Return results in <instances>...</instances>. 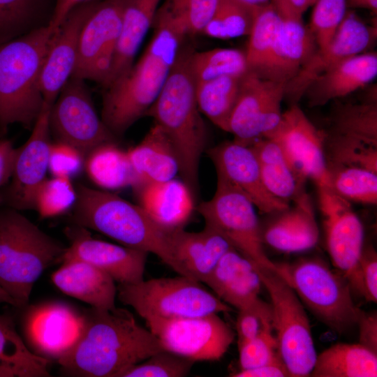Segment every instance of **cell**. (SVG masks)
I'll list each match as a JSON object with an SVG mask.
<instances>
[{"label":"cell","instance_id":"cell-14","mask_svg":"<svg viewBox=\"0 0 377 377\" xmlns=\"http://www.w3.org/2000/svg\"><path fill=\"white\" fill-rule=\"evenodd\" d=\"M125 1H98L82 27L77 63L71 77L94 81L104 87L120 35Z\"/></svg>","mask_w":377,"mask_h":377},{"label":"cell","instance_id":"cell-32","mask_svg":"<svg viewBox=\"0 0 377 377\" xmlns=\"http://www.w3.org/2000/svg\"><path fill=\"white\" fill-rule=\"evenodd\" d=\"M259 163L263 183L274 197L290 203L306 193V179L290 164L279 145L267 138L255 140L249 145Z\"/></svg>","mask_w":377,"mask_h":377},{"label":"cell","instance_id":"cell-46","mask_svg":"<svg viewBox=\"0 0 377 377\" xmlns=\"http://www.w3.org/2000/svg\"><path fill=\"white\" fill-rule=\"evenodd\" d=\"M218 0H165L159 6L178 20L187 35L202 34L212 16Z\"/></svg>","mask_w":377,"mask_h":377},{"label":"cell","instance_id":"cell-35","mask_svg":"<svg viewBox=\"0 0 377 377\" xmlns=\"http://www.w3.org/2000/svg\"><path fill=\"white\" fill-rule=\"evenodd\" d=\"M244 76H223L195 84V96L200 112L226 132Z\"/></svg>","mask_w":377,"mask_h":377},{"label":"cell","instance_id":"cell-10","mask_svg":"<svg viewBox=\"0 0 377 377\" xmlns=\"http://www.w3.org/2000/svg\"><path fill=\"white\" fill-rule=\"evenodd\" d=\"M254 205L239 190L217 177L211 199L202 202L197 210L205 226L219 232L256 267L277 271L263 249L262 227Z\"/></svg>","mask_w":377,"mask_h":377},{"label":"cell","instance_id":"cell-50","mask_svg":"<svg viewBox=\"0 0 377 377\" xmlns=\"http://www.w3.org/2000/svg\"><path fill=\"white\" fill-rule=\"evenodd\" d=\"M85 156L74 147L52 141L48 159V171L52 176L71 179L84 167Z\"/></svg>","mask_w":377,"mask_h":377},{"label":"cell","instance_id":"cell-18","mask_svg":"<svg viewBox=\"0 0 377 377\" xmlns=\"http://www.w3.org/2000/svg\"><path fill=\"white\" fill-rule=\"evenodd\" d=\"M376 36V27L366 24L353 12H346L330 42L323 48H317L286 84L285 96L297 101L322 73L348 57L365 52Z\"/></svg>","mask_w":377,"mask_h":377},{"label":"cell","instance_id":"cell-20","mask_svg":"<svg viewBox=\"0 0 377 377\" xmlns=\"http://www.w3.org/2000/svg\"><path fill=\"white\" fill-rule=\"evenodd\" d=\"M70 245L61 263L78 260L89 263L110 275L119 283H133L144 279L148 253L91 237L87 228L75 225L66 230Z\"/></svg>","mask_w":377,"mask_h":377},{"label":"cell","instance_id":"cell-42","mask_svg":"<svg viewBox=\"0 0 377 377\" xmlns=\"http://www.w3.org/2000/svg\"><path fill=\"white\" fill-rule=\"evenodd\" d=\"M280 20L272 3L258 8L244 52L249 71L257 73L265 64L272 48Z\"/></svg>","mask_w":377,"mask_h":377},{"label":"cell","instance_id":"cell-56","mask_svg":"<svg viewBox=\"0 0 377 377\" xmlns=\"http://www.w3.org/2000/svg\"><path fill=\"white\" fill-rule=\"evenodd\" d=\"M347 8H365L375 14L377 10V0H346Z\"/></svg>","mask_w":377,"mask_h":377},{"label":"cell","instance_id":"cell-23","mask_svg":"<svg viewBox=\"0 0 377 377\" xmlns=\"http://www.w3.org/2000/svg\"><path fill=\"white\" fill-rule=\"evenodd\" d=\"M83 325V315L54 302L29 310L24 318V331L38 355L58 360L77 341Z\"/></svg>","mask_w":377,"mask_h":377},{"label":"cell","instance_id":"cell-53","mask_svg":"<svg viewBox=\"0 0 377 377\" xmlns=\"http://www.w3.org/2000/svg\"><path fill=\"white\" fill-rule=\"evenodd\" d=\"M230 376L233 377H283L290 376V374L285 364L278 355L265 364L249 369H239Z\"/></svg>","mask_w":377,"mask_h":377},{"label":"cell","instance_id":"cell-48","mask_svg":"<svg viewBox=\"0 0 377 377\" xmlns=\"http://www.w3.org/2000/svg\"><path fill=\"white\" fill-rule=\"evenodd\" d=\"M240 369L265 364L279 355L273 327L265 328L256 337L238 346Z\"/></svg>","mask_w":377,"mask_h":377},{"label":"cell","instance_id":"cell-36","mask_svg":"<svg viewBox=\"0 0 377 377\" xmlns=\"http://www.w3.org/2000/svg\"><path fill=\"white\" fill-rule=\"evenodd\" d=\"M50 0H0V44L49 24Z\"/></svg>","mask_w":377,"mask_h":377},{"label":"cell","instance_id":"cell-21","mask_svg":"<svg viewBox=\"0 0 377 377\" xmlns=\"http://www.w3.org/2000/svg\"><path fill=\"white\" fill-rule=\"evenodd\" d=\"M273 4L280 15V24L272 48L258 76L287 84L299 72L317 49L315 40L302 21L285 0Z\"/></svg>","mask_w":377,"mask_h":377},{"label":"cell","instance_id":"cell-16","mask_svg":"<svg viewBox=\"0 0 377 377\" xmlns=\"http://www.w3.org/2000/svg\"><path fill=\"white\" fill-rule=\"evenodd\" d=\"M263 138L276 142L293 167L317 188H330L325 156V135L297 105L282 112L277 126Z\"/></svg>","mask_w":377,"mask_h":377},{"label":"cell","instance_id":"cell-40","mask_svg":"<svg viewBox=\"0 0 377 377\" xmlns=\"http://www.w3.org/2000/svg\"><path fill=\"white\" fill-rule=\"evenodd\" d=\"M191 66L196 82L223 76L242 77L249 72L245 52L233 48L193 51Z\"/></svg>","mask_w":377,"mask_h":377},{"label":"cell","instance_id":"cell-4","mask_svg":"<svg viewBox=\"0 0 377 377\" xmlns=\"http://www.w3.org/2000/svg\"><path fill=\"white\" fill-rule=\"evenodd\" d=\"M76 191L72 207L75 225L99 232L125 246L151 253L186 276L173 252L172 230L157 224L140 205L114 193L83 185Z\"/></svg>","mask_w":377,"mask_h":377},{"label":"cell","instance_id":"cell-52","mask_svg":"<svg viewBox=\"0 0 377 377\" xmlns=\"http://www.w3.org/2000/svg\"><path fill=\"white\" fill-rule=\"evenodd\" d=\"M358 343L377 353V313L362 311L357 325Z\"/></svg>","mask_w":377,"mask_h":377},{"label":"cell","instance_id":"cell-9","mask_svg":"<svg viewBox=\"0 0 377 377\" xmlns=\"http://www.w3.org/2000/svg\"><path fill=\"white\" fill-rule=\"evenodd\" d=\"M256 268L270 298L278 354L290 376H309L317 354L304 306L277 271L267 267Z\"/></svg>","mask_w":377,"mask_h":377},{"label":"cell","instance_id":"cell-54","mask_svg":"<svg viewBox=\"0 0 377 377\" xmlns=\"http://www.w3.org/2000/svg\"><path fill=\"white\" fill-rule=\"evenodd\" d=\"M17 148L4 138H0V188L6 185L12 175Z\"/></svg>","mask_w":377,"mask_h":377},{"label":"cell","instance_id":"cell-43","mask_svg":"<svg viewBox=\"0 0 377 377\" xmlns=\"http://www.w3.org/2000/svg\"><path fill=\"white\" fill-rule=\"evenodd\" d=\"M327 164L364 168L377 172V146L336 133L325 135Z\"/></svg>","mask_w":377,"mask_h":377},{"label":"cell","instance_id":"cell-60","mask_svg":"<svg viewBox=\"0 0 377 377\" xmlns=\"http://www.w3.org/2000/svg\"></svg>","mask_w":377,"mask_h":377},{"label":"cell","instance_id":"cell-51","mask_svg":"<svg viewBox=\"0 0 377 377\" xmlns=\"http://www.w3.org/2000/svg\"><path fill=\"white\" fill-rule=\"evenodd\" d=\"M362 297L367 302L377 301V255L372 246L364 247L360 261Z\"/></svg>","mask_w":377,"mask_h":377},{"label":"cell","instance_id":"cell-45","mask_svg":"<svg viewBox=\"0 0 377 377\" xmlns=\"http://www.w3.org/2000/svg\"><path fill=\"white\" fill-rule=\"evenodd\" d=\"M195 362L166 350L126 369L119 377H184Z\"/></svg>","mask_w":377,"mask_h":377},{"label":"cell","instance_id":"cell-3","mask_svg":"<svg viewBox=\"0 0 377 377\" xmlns=\"http://www.w3.org/2000/svg\"><path fill=\"white\" fill-rule=\"evenodd\" d=\"M193 50L182 47L155 101L147 111L172 143L179 174L193 193L198 188L199 167L207 143V128L195 96L191 66Z\"/></svg>","mask_w":377,"mask_h":377},{"label":"cell","instance_id":"cell-41","mask_svg":"<svg viewBox=\"0 0 377 377\" xmlns=\"http://www.w3.org/2000/svg\"><path fill=\"white\" fill-rule=\"evenodd\" d=\"M334 133L377 146L376 98L339 107L334 115Z\"/></svg>","mask_w":377,"mask_h":377},{"label":"cell","instance_id":"cell-25","mask_svg":"<svg viewBox=\"0 0 377 377\" xmlns=\"http://www.w3.org/2000/svg\"><path fill=\"white\" fill-rule=\"evenodd\" d=\"M134 188L138 205L168 230L184 228L194 210V194L183 180L173 178L142 184Z\"/></svg>","mask_w":377,"mask_h":377},{"label":"cell","instance_id":"cell-8","mask_svg":"<svg viewBox=\"0 0 377 377\" xmlns=\"http://www.w3.org/2000/svg\"><path fill=\"white\" fill-rule=\"evenodd\" d=\"M201 282L179 275L119 283L117 296L145 320L178 319L228 313L231 307Z\"/></svg>","mask_w":377,"mask_h":377},{"label":"cell","instance_id":"cell-12","mask_svg":"<svg viewBox=\"0 0 377 377\" xmlns=\"http://www.w3.org/2000/svg\"><path fill=\"white\" fill-rule=\"evenodd\" d=\"M145 321L148 329L159 340L164 350L195 362L221 359L236 336L219 313Z\"/></svg>","mask_w":377,"mask_h":377},{"label":"cell","instance_id":"cell-37","mask_svg":"<svg viewBox=\"0 0 377 377\" xmlns=\"http://www.w3.org/2000/svg\"><path fill=\"white\" fill-rule=\"evenodd\" d=\"M49 360L31 352L13 320L0 314V364L11 367L18 377L49 376Z\"/></svg>","mask_w":377,"mask_h":377},{"label":"cell","instance_id":"cell-59","mask_svg":"<svg viewBox=\"0 0 377 377\" xmlns=\"http://www.w3.org/2000/svg\"><path fill=\"white\" fill-rule=\"evenodd\" d=\"M253 7L259 8L270 4L272 0H239Z\"/></svg>","mask_w":377,"mask_h":377},{"label":"cell","instance_id":"cell-28","mask_svg":"<svg viewBox=\"0 0 377 377\" xmlns=\"http://www.w3.org/2000/svg\"><path fill=\"white\" fill-rule=\"evenodd\" d=\"M377 75L376 52H363L338 63L316 78L304 94L312 106L347 96L366 86Z\"/></svg>","mask_w":377,"mask_h":377},{"label":"cell","instance_id":"cell-26","mask_svg":"<svg viewBox=\"0 0 377 377\" xmlns=\"http://www.w3.org/2000/svg\"><path fill=\"white\" fill-rule=\"evenodd\" d=\"M292 207L276 213V216L262 230L263 243L284 253H296L314 247L319 230L310 198L305 193Z\"/></svg>","mask_w":377,"mask_h":377},{"label":"cell","instance_id":"cell-38","mask_svg":"<svg viewBox=\"0 0 377 377\" xmlns=\"http://www.w3.org/2000/svg\"><path fill=\"white\" fill-rule=\"evenodd\" d=\"M330 188L349 202L364 205L377 203V172L370 170L329 164Z\"/></svg>","mask_w":377,"mask_h":377},{"label":"cell","instance_id":"cell-55","mask_svg":"<svg viewBox=\"0 0 377 377\" xmlns=\"http://www.w3.org/2000/svg\"><path fill=\"white\" fill-rule=\"evenodd\" d=\"M317 0H286L289 7L296 13L302 15L304 12L313 6Z\"/></svg>","mask_w":377,"mask_h":377},{"label":"cell","instance_id":"cell-11","mask_svg":"<svg viewBox=\"0 0 377 377\" xmlns=\"http://www.w3.org/2000/svg\"><path fill=\"white\" fill-rule=\"evenodd\" d=\"M49 127L54 141L70 145L86 156L115 137L97 114L84 80L71 77L50 106Z\"/></svg>","mask_w":377,"mask_h":377},{"label":"cell","instance_id":"cell-6","mask_svg":"<svg viewBox=\"0 0 377 377\" xmlns=\"http://www.w3.org/2000/svg\"><path fill=\"white\" fill-rule=\"evenodd\" d=\"M66 248L18 210L0 208V286L19 307L45 269L61 262Z\"/></svg>","mask_w":377,"mask_h":377},{"label":"cell","instance_id":"cell-13","mask_svg":"<svg viewBox=\"0 0 377 377\" xmlns=\"http://www.w3.org/2000/svg\"><path fill=\"white\" fill-rule=\"evenodd\" d=\"M327 252L334 266L362 297L360 261L364 250V227L350 202L331 188H318Z\"/></svg>","mask_w":377,"mask_h":377},{"label":"cell","instance_id":"cell-49","mask_svg":"<svg viewBox=\"0 0 377 377\" xmlns=\"http://www.w3.org/2000/svg\"><path fill=\"white\" fill-rule=\"evenodd\" d=\"M269 326H272L270 304L258 297L251 305L238 310L235 333L237 346L252 339Z\"/></svg>","mask_w":377,"mask_h":377},{"label":"cell","instance_id":"cell-57","mask_svg":"<svg viewBox=\"0 0 377 377\" xmlns=\"http://www.w3.org/2000/svg\"><path fill=\"white\" fill-rule=\"evenodd\" d=\"M0 303H7L19 307L17 302L0 286Z\"/></svg>","mask_w":377,"mask_h":377},{"label":"cell","instance_id":"cell-27","mask_svg":"<svg viewBox=\"0 0 377 377\" xmlns=\"http://www.w3.org/2000/svg\"><path fill=\"white\" fill-rule=\"evenodd\" d=\"M171 240L175 256L187 277L204 283L223 256L233 248L229 241L205 226L200 232L174 230Z\"/></svg>","mask_w":377,"mask_h":377},{"label":"cell","instance_id":"cell-29","mask_svg":"<svg viewBox=\"0 0 377 377\" xmlns=\"http://www.w3.org/2000/svg\"><path fill=\"white\" fill-rule=\"evenodd\" d=\"M52 281L66 295L93 308H116L117 287L114 280L89 263L78 260L62 262V265L52 274Z\"/></svg>","mask_w":377,"mask_h":377},{"label":"cell","instance_id":"cell-2","mask_svg":"<svg viewBox=\"0 0 377 377\" xmlns=\"http://www.w3.org/2000/svg\"><path fill=\"white\" fill-rule=\"evenodd\" d=\"M152 27V37L139 60L104 88L101 119L114 136L147 112L188 36L183 25L160 8Z\"/></svg>","mask_w":377,"mask_h":377},{"label":"cell","instance_id":"cell-1","mask_svg":"<svg viewBox=\"0 0 377 377\" xmlns=\"http://www.w3.org/2000/svg\"><path fill=\"white\" fill-rule=\"evenodd\" d=\"M83 317L79 339L57 360L65 374L119 377L130 367L164 350L156 337L126 309L91 307Z\"/></svg>","mask_w":377,"mask_h":377},{"label":"cell","instance_id":"cell-31","mask_svg":"<svg viewBox=\"0 0 377 377\" xmlns=\"http://www.w3.org/2000/svg\"><path fill=\"white\" fill-rule=\"evenodd\" d=\"M127 154L138 179L135 187L169 180L179 173L175 149L165 133L155 124L138 145L127 150Z\"/></svg>","mask_w":377,"mask_h":377},{"label":"cell","instance_id":"cell-5","mask_svg":"<svg viewBox=\"0 0 377 377\" xmlns=\"http://www.w3.org/2000/svg\"><path fill=\"white\" fill-rule=\"evenodd\" d=\"M56 31L48 24L0 44V138L13 124L32 128L41 112L40 74Z\"/></svg>","mask_w":377,"mask_h":377},{"label":"cell","instance_id":"cell-34","mask_svg":"<svg viewBox=\"0 0 377 377\" xmlns=\"http://www.w3.org/2000/svg\"><path fill=\"white\" fill-rule=\"evenodd\" d=\"M84 168L91 180L102 188H134L138 184L127 150L121 149L114 142L92 149L85 157Z\"/></svg>","mask_w":377,"mask_h":377},{"label":"cell","instance_id":"cell-15","mask_svg":"<svg viewBox=\"0 0 377 377\" xmlns=\"http://www.w3.org/2000/svg\"><path fill=\"white\" fill-rule=\"evenodd\" d=\"M286 85L251 71L243 77L228 124L227 132L234 135V140L249 145L277 126Z\"/></svg>","mask_w":377,"mask_h":377},{"label":"cell","instance_id":"cell-44","mask_svg":"<svg viewBox=\"0 0 377 377\" xmlns=\"http://www.w3.org/2000/svg\"><path fill=\"white\" fill-rule=\"evenodd\" d=\"M77 198V191L71 179L54 177L45 179L38 188L34 209L42 218L61 215L72 209Z\"/></svg>","mask_w":377,"mask_h":377},{"label":"cell","instance_id":"cell-24","mask_svg":"<svg viewBox=\"0 0 377 377\" xmlns=\"http://www.w3.org/2000/svg\"><path fill=\"white\" fill-rule=\"evenodd\" d=\"M204 283L221 301L237 310L254 302L263 286L255 265L235 248L223 256Z\"/></svg>","mask_w":377,"mask_h":377},{"label":"cell","instance_id":"cell-58","mask_svg":"<svg viewBox=\"0 0 377 377\" xmlns=\"http://www.w3.org/2000/svg\"><path fill=\"white\" fill-rule=\"evenodd\" d=\"M17 376L16 371L10 366L0 364V377Z\"/></svg>","mask_w":377,"mask_h":377},{"label":"cell","instance_id":"cell-19","mask_svg":"<svg viewBox=\"0 0 377 377\" xmlns=\"http://www.w3.org/2000/svg\"><path fill=\"white\" fill-rule=\"evenodd\" d=\"M217 177L232 186L263 214H276L290 203L272 195L265 187L258 158L248 145L235 140L222 142L207 151Z\"/></svg>","mask_w":377,"mask_h":377},{"label":"cell","instance_id":"cell-47","mask_svg":"<svg viewBox=\"0 0 377 377\" xmlns=\"http://www.w3.org/2000/svg\"><path fill=\"white\" fill-rule=\"evenodd\" d=\"M313 5L309 29L319 49L332 39L346 14L347 6L346 0H317Z\"/></svg>","mask_w":377,"mask_h":377},{"label":"cell","instance_id":"cell-39","mask_svg":"<svg viewBox=\"0 0 377 377\" xmlns=\"http://www.w3.org/2000/svg\"><path fill=\"white\" fill-rule=\"evenodd\" d=\"M258 8L239 0H218L202 34L217 39L249 36Z\"/></svg>","mask_w":377,"mask_h":377},{"label":"cell","instance_id":"cell-22","mask_svg":"<svg viewBox=\"0 0 377 377\" xmlns=\"http://www.w3.org/2000/svg\"><path fill=\"white\" fill-rule=\"evenodd\" d=\"M98 1L77 6L58 27L47 50L40 74L44 102L52 105L74 71L82 27Z\"/></svg>","mask_w":377,"mask_h":377},{"label":"cell","instance_id":"cell-30","mask_svg":"<svg viewBox=\"0 0 377 377\" xmlns=\"http://www.w3.org/2000/svg\"><path fill=\"white\" fill-rule=\"evenodd\" d=\"M161 0H126L121 27L109 77L108 87L133 64L141 44L153 26Z\"/></svg>","mask_w":377,"mask_h":377},{"label":"cell","instance_id":"cell-33","mask_svg":"<svg viewBox=\"0 0 377 377\" xmlns=\"http://www.w3.org/2000/svg\"><path fill=\"white\" fill-rule=\"evenodd\" d=\"M313 377H376L377 353L359 343H338L317 355Z\"/></svg>","mask_w":377,"mask_h":377},{"label":"cell","instance_id":"cell-17","mask_svg":"<svg viewBox=\"0 0 377 377\" xmlns=\"http://www.w3.org/2000/svg\"><path fill=\"white\" fill-rule=\"evenodd\" d=\"M50 108V105L45 103L29 138L17 148L11 177L0 188V207L18 211L34 209L36 192L48 171L52 141L48 121Z\"/></svg>","mask_w":377,"mask_h":377},{"label":"cell","instance_id":"cell-7","mask_svg":"<svg viewBox=\"0 0 377 377\" xmlns=\"http://www.w3.org/2000/svg\"><path fill=\"white\" fill-rule=\"evenodd\" d=\"M276 265L303 305L323 324L339 334L356 327L362 310L348 282L334 268L312 258Z\"/></svg>","mask_w":377,"mask_h":377}]
</instances>
